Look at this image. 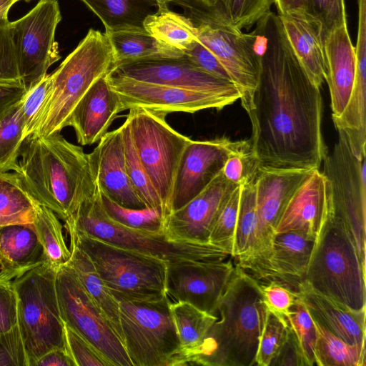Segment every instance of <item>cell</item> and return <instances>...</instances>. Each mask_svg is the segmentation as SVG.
<instances>
[{
    "label": "cell",
    "instance_id": "6da1fadb",
    "mask_svg": "<svg viewBox=\"0 0 366 366\" xmlns=\"http://www.w3.org/2000/svg\"><path fill=\"white\" fill-rule=\"evenodd\" d=\"M254 30L261 71L249 118L251 151L259 166L320 169L327 154L320 87L295 56L277 14L270 11Z\"/></svg>",
    "mask_w": 366,
    "mask_h": 366
},
{
    "label": "cell",
    "instance_id": "7a4b0ae2",
    "mask_svg": "<svg viewBox=\"0 0 366 366\" xmlns=\"http://www.w3.org/2000/svg\"><path fill=\"white\" fill-rule=\"evenodd\" d=\"M14 172L39 204L64 221L96 189L88 154L60 132L25 139Z\"/></svg>",
    "mask_w": 366,
    "mask_h": 366
},
{
    "label": "cell",
    "instance_id": "3957f363",
    "mask_svg": "<svg viewBox=\"0 0 366 366\" xmlns=\"http://www.w3.org/2000/svg\"><path fill=\"white\" fill-rule=\"evenodd\" d=\"M267 310L259 282L236 264L217 305L220 318L205 340L198 365H255Z\"/></svg>",
    "mask_w": 366,
    "mask_h": 366
},
{
    "label": "cell",
    "instance_id": "277c9868",
    "mask_svg": "<svg viewBox=\"0 0 366 366\" xmlns=\"http://www.w3.org/2000/svg\"><path fill=\"white\" fill-rule=\"evenodd\" d=\"M350 307L366 308L365 251L328 206L317 233L305 280Z\"/></svg>",
    "mask_w": 366,
    "mask_h": 366
},
{
    "label": "cell",
    "instance_id": "5b68a950",
    "mask_svg": "<svg viewBox=\"0 0 366 366\" xmlns=\"http://www.w3.org/2000/svg\"><path fill=\"white\" fill-rule=\"evenodd\" d=\"M182 6L194 25L197 38L217 58L240 94L251 117L259 84L261 56L255 30L245 34L227 21L210 0H171Z\"/></svg>",
    "mask_w": 366,
    "mask_h": 366
},
{
    "label": "cell",
    "instance_id": "8992f818",
    "mask_svg": "<svg viewBox=\"0 0 366 366\" xmlns=\"http://www.w3.org/2000/svg\"><path fill=\"white\" fill-rule=\"evenodd\" d=\"M114 69L109 37L105 33L89 29L76 48L51 74L50 93L32 134L50 135L68 127L79 101L98 79Z\"/></svg>",
    "mask_w": 366,
    "mask_h": 366
},
{
    "label": "cell",
    "instance_id": "52a82bcc",
    "mask_svg": "<svg viewBox=\"0 0 366 366\" xmlns=\"http://www.w3.org/2000/svg\"><path fill=\"white\" fill-rule=\"evenodd\" d=\"M71 227L104 242L162 259L167 263L224 260L229 254L208 244L171 241L163 232H148L124 227L110 219L99 200V189L86 195L64 221Z\"/></svg>",
    "mask_w": 366,
    "mask_h": 366
},
{
    "label": "cell",
    "instance_id": "ba28073f",
    "mask_svg": "<svg viewBox=\"0 0 366 366\" xmlns=\"http://www.w3.org/2000/svg\"><path fill=\"white\" fill-rule=\"evenodd\" d=\"M57 271L43 262L13 280L29 366L51 350L66 349L56 290Z\"/></svg>",
    "mask_w": 366,
    "mask_h": 366
},
{
    "label": "cell",
    "instance_id": "9c48e42d",
    "mask_svg": "<svg viewBox=\"0 0 366 366\" xmlns=\"http://www.w3.org/2000/svg\"><path fill=\"white\" fill-rule=\"evenodd\" d=\"M112 293L119 302L123 344L133 366H172L179 340L171 297L142 300Z\"/></svg>",
    "mask_w": 366,
    "mask_h": 366
},
{
    "label": "cell",
    "instance_id": "30bf717a",
    "mask_svg": "<svg viewBox=\"0 0 366 366\" xmlns=\"http://www.w3.org/2000/svg\"><path fill=\"white\" fill-rule=\"evenodd\" d=\"M71 239L90 258L112 292L134 300H154L166 292L167 262L117 247L66 227Z\"/></svg>",
    "mask_w": 366,
    "mask_h": 366
},
{
    "label": "cell",
    "instance_id": "8fae6325",
    "mask_svg": "<svg viewBox=\"0 0 366 366\" xmlns=\"http://www.w3.org/2000/svg\"><path fill=\"white\" fill-rule=\"evenodd\" d=\"M129 110L126 119L135 149L162 201L166 217L170 213L171 197L179 161L192 139L167 122V113L143 107Z\"/></svg>",
    "mask_w": 366,
    "mask_h": 366
},
{
    "label": "cell",
    "instance_id": "7c38bea8",
    "mask_svg": "<svg viewBox=\"0 0 366 366\" xmlns=\"http://www.w3.org/2000/svg\"><path fill=\"white\" fill-rule=\"evenodd\" d=\"M56 290L64 325L89 342L111 366H133L106 315L66 264L56 272Z\"/></svg>",
    "mask_w": 366,
    "mask_h": 366
},
{
    "label": "cell",
    "instance_id": "4fadbf2b",
    "mask_svg": "<svg viewBox=\"0 0 366 366\" xmlns=\"http://www.w3.org/2000/svg\"><path fill=\"white\" fill-rule=\"evenodd\" d=\"M338 131V139L332 152L322 163L329 187L328 209L342 220L365 250L366 161L352 152L344 133Z\"/></svg>",
    "mask_w": 366,
    "mask_h": 366
},
{
    "label": "cell",
    "instance_id": "5bb4252c",
    "mask_svg": "<svg viewBox=\"0 0 366 366\" xmlns=\"http://www.w3.org/2000/svg\"><path fill=\"white\" fill-rule=\"evenodd\" d=\"M61 19L57 0H39L23 17L9 22L21 81L26 90L60 59L54 36Z\"/></svg>",
    "mask_w": 366,
    "mask_h": 366
},
{
    "label": "cell",
    "instance_id": "9a60e30c",
    "mask_svg": "<svg viewBox=\"0 0 366 366\" xmlns=\"http://www.w3.org/2000/svg\"><path fill=\"white\" fill-rule=\"evenodd\" d=\"M312 170L259 167L255 177V241L249 256L237 263L255 279L260 280L270 257L274 229L282 209Z\"/></svg>",
    "mask_w": 366,
    "mask_h": 366
},
{
    "label": "cell",
    "instance_id": "2e32d148",
    "mask_svg": "<svg viewBox=\"0 0 366 366\" xmlns=\"http://www.w3.org/2000/svg\"><path fill=\"white\" fill-rule=\"evenodd\" d=\"M251 149L249 140L233 141L227 137L191 140L178 166L170 202L175 211L202 192L222 171L233 154Z\"/></svg>",
    "mask_w": 366,
    "mask_h": 366
},
{
    "label": "cell",
    "instance_id": "e0dca14e",
    "mask_svg": "<svg viewBox=\"0 0 366 366\" xmlns=\"http://www.w3.org/2000/svg\"><path fill=\"white\" fill-rule=\"evenodd\" d=\"M107 81L120 100L121 112L135 107L167 113L220 110L237 100L227 96L134 80L109 73Z\"/></svg>",
    "mask_w": 366,
    "mask_h": 366
},
{
    "label": "cell",
    "instance_id": "ac0fdd59",
    "mask_svg": "<svg viewBox=\"0 0 366 366\" xmlns=\"http://www.w3.org/2000/svg\"><path fill=\"white\" fill-rule=\"evenodd\" d=\"M234 269L231 259L167 263L166 292L174 302L216 315Z\"/></svg>",
    "mask_w": 366,
    "mask_h": 366
},
{
    "label": "cell",
    "instance_id": "d6986e66",
    "mask_svg": "<svg viewBox=\"0 0 366 366\" xmlns=\"http://www.w3.org/2000/svg\"><path fill=\"white\" fill-rule=\"evenodd\" d=\"M112 72L137 81L240 99L234 83L204 71L184 54L122 64Z\"/></svg>",
    "mask_w": 366,
    "mask_h": 366
},
{
    "label": "cell",
    "instance_id": "ffe728a7",
    "mask_svg": "<svg viewBox=\"0 0 366 366\" xmlns=\"http://www.w3.org/2000/svg\"><path fill=\"white\" fill-rule=\"evenodd\" d=\"M236 185L221 172L198 195L164 219L163 232L171 241L208 244L213 223Z\"/></svg>",
    "mask_w": 366,
    "mask_h": 366
},
{
    "label": "cell",
    "instance_id": "44dd1931",
    "mask_svg": "<svg viewBox=\"0 0 366 366\" xmlns=\"http://www.w3.org/2000/svg\"><path fill=\"white\" fill-rule=\"evenodd\" d=\"M88 159L94 182L103 194L124 207H146L127 174L121 127L108 132L88 154Z\"/></svg>",
    "mask_w": 366,
    "mask_h": 366
},
{
    "label": "cell",
    "instance_id": "7402d4cb",
    "mask_svg": "<svg viewBox=\"0 0 366 366\" xmlns=\"http://www.w3.org/2000/svg\"><path fill=\"white\" fill-rule=\"evenodd\" d=\"M328 202L327 180L320 169H314L282 209L274 234L297 231L315 239Z\"/></svg>",
    "mask_w": 366,
    "mask_h": 366
},
{
    "label": "cell",
    "instance_id": "603a6c76",
    "mask_svg": "<svg viewBox=\"0 0 366 366\" xmlns=\"http://www.w3.org/2000/svg\"><path fill=\"white\" fill-rule=\"evenodd\" d=\"M119 112V98L105 76L98 79L76 104L68 126L74 128L79 144L92 145L108 132Z\"/></svg>",
    "mask_w": 366,
    "mask_h": 366
},
{
    "label": "cell",
    "instance_id": "cb8c5ba5",
    "mask_svg": "<svg viewBox=\"0 0 366 366\" xmlns=\"http://www.w3.org/2000/svg\"><path fill=\"white\" fill-rule=\"evenodd\" d=\"M278 16L295 56L310 79L320 87L327 77L325 35L321 24L303 9Z\"/></svg>",
    "mask_w": 366,
    "mask_h": 366
},
{
    "label": "cell",
    "instance_id": "d4e9b609",
    "mask_svg": "<svg viewBox=\"0 0 366 366\" xmlns=\"http://www.w3.org/2000/svg\"><path fill=\"white\" fill-rule=\"evenodd\" d=\"M297 294L313 319L351 345H365L366 308L357 310L327 296L303 280Z\"/></svg>",
    "mask_w": 366,
    "mask_h": 366
},
{
    "label": "cell",
    "instance_id": "484cf974",
    "mask_svg": "<svg viewBox=\"0 0 366 366\" xmlns=\"http://www.w3.org/2000/svg\"><path fill=\"white\" fill-rule=\"evenodd\" d=\"M327 77L330 95L332 117L342 113L354 84L356 74L355 47L347 24L330 31L325 41Z\"/></svg>",
    "mask_w": 366,
    "mask_h": 366
},
{
    "label": "cell",
    "instance_id": "4316f807",
    "mask_svg": "<svg viewBox=\"0 0 366 366\" xmlns=\"http://www.w3.org/2000/svg\"><path fill=\"white\" fill-rule=\"evenodd\" d=\"M315 239L297 231L275 234L260 280L280 282L297 292L299 284L305 277Z\"/></svg>",
    "mask_w": 366,
    "mask_h": 366
},
{
    "label": "cell",
    "instance_id": "83f0119b",
    "mask_svg": "<svg viewBox=\"0 0 366 366\" xmlns=\"http://www.w3.org/2000/svg\"><path fill=\"white\" fill-rule=\"evenodd\" d=\"M44 262L33 223L7 225L0 230V277L12 280Z\"/></svg>",
    "mask_w": 366,
    "mask_h": 366
},
{
    "label": "cell",
    "instance_id": "f1b7e54d",
    "mask_svg": "<svg viewBox=\"0 0 366 366\" xmlns=\"http://www.w3.org/2000/svg\"><path fill=\"white\" fill-rule=\"evenodd\" d=\"M170 308L179 340V350L172 366L197 365L205 340L218 317L184 302L172 301Z\"/></svg>",
    "mask_w": 366,
    "mask_h": 366
},
{
    "label": "cell",
    "instance_id": "f546056e",
    "mask_svg": "<svg viewBox=\"0 0 366 366\" xmlns=\"http://www.w3.org/2000/svg\"><path fill=\"white\" fill-rule=\"evenodd\" d=\"M102 21L106 31L145 32L144 22L167 0H81Z\"/></svg>",
    "mask_w": 366,
    "mask_h": 366
},
{
    "label": "cell",
    "instance_id": "4dcf8cb0",
    "mask_svg": "<svg viewBox=\"0 0 366 366\" xmlns=\"http://www.w3.org/2000/svg\"><path fill=\"white\" fill-rule=\"evenodd\" d=\"M69 249L71 257L66 264L104 312L123 342L118 301L101 278L90 258L71 239Z\"/></svg>",
    "mask_w": 366,
    "mask_h": 366
},
{
    "label": "cell",
    "instance_id": "1f68e13d",
    "mask_svg": "<svg viewBox=\"0 0 366 366\" xmlns=\"http://www.w3.org/2000/svg\"><path fill=\"white\" fill-rule=\"evenodd\" d=\"M105 34L113 49L114 69L120 64L139 60L184 55L182 51L162 43L147 31H122Z\"/></svg>",
    "mask_w": 366,
    "mask_h": 366
},
{
    "label": "cell",
    "instance_id": "d6a6232c",
    "mask_svg": "<svg viewBox=\"0 0 366 366\" xmlns=\"http://www.w3.org/2000/svg\"><path fill=\"white\" fill-rule=\"evenodd\" d=\"M37 204L16 172H0V230L7 225L34 223Z\"/></svg>",
    "mask_w": 366,
    "mask_h": 366
},
{
    "label": "cell",
    "instance_id": "836d02e7",
    "mask_svg": "<svg viewBox=\"0 0 366 366\" xmlns=\"http://www.w3.org/2000/svg\"><path fill=\"white\" fill-rule=\"evenodd\" d=\"M144 27L158 41L183 53L197 41L194 25L189 19L170 10L167 3L158 13L145 19Z\"/></svg>",
    "mask_w": 366,
    "mask_h": 366
},
{
    "label": "cell",
    "instance_id": "e575fe53",
    "mask_svg": "<svg viewBox=\"0 0 366 366\" xmlns=\"http://www.w3.org/2000/svg\"><path fill=\"white\" fill-rule=\"evenodd\" d=\"M33 224L42 247L44 262L59 269L69 262L71 251L66 245L58 216L49 208L38 203Z\"/></svg>",
    "mask_w": 366,
    "mask_h": 366
},
{
    "label": "cell",
    "instance_id": "d590c367",
    "mask_svg": "<svg viewBox=\"0 0 366 366\" xmlns=\"http://www.w3.org/2000/svg\"><path fill=\"white\" fill-rule=\"evenodd\" d=\"M313 321L316 330L315 365L365 366V345L349 344L315 319Z\"/></svg>",
    "mask_w": 366,
    "mask_h": 366
},
{
    "label": "cell",
    "instance_id": "8d00e7d4",
    "mask_svg": "<svg viewBox=\"0 0 366 366\" xmlns=\"http://www.w3.org/2000/svg\"><path fill=\"white\" fill-rule=\"evenodd\" d=\"M255 179L240 185V199L235 231L233 256L237 262L250 254L257 229Z\"/></svg>",
    "mask_w": 366,
    "mask_h": 366
},
{
    "label": "cell",
    "instance_id": "74e56055",
    "mask_svg": "<svg viewBox=\"0 0 366 366\" xmlns=\"http://www.w3.org/2000/svg\"><path fill=\"white\" fill-rule=\"evenodd\" d=\"M120 127L124 140L126 168L129 181L146 207L159 209L164 215L162 201L137 154L128 121L126 119Z\"/></svg>",
    "mask_w": 366,
    "mask_h": 366
},
{
    "label": "cell",
    "instance_id": "f35d334b",
    "mask_svg": "<svg viewBox=\"0 0 366 366\" xmlns=\"http://www.w3.org/2000/svg\"><path fill=\"white\" fill-rule=\"evenodd\" d=\"M99 200L105 213L113 221L124 227L138 230L163 232L164 215L162 210L147 207L143 209L124 207L112 200L99 189Z\"/></svg>",
    "mask_w": 366,
    "mask_h": 366
},
{
    "label": "cell",
    "instance_id": "ab89813d",
    "mask_svg": "<svg viewBox=\"0 0 366 366\" xmlns=\"http://www.w3.org/2000/svg\"><path fill=\"white\" fill-rule=\"evenodd\" d=\"M21 101L0 119V172L14 171L18 164L24 141Z\"/></svg>",
    "mask_w": 366,
    "mask_h": 366
},
{
    "label": "cell",
    "instance_id": "60d3db41",
    "mask_svg": "<svg viewBox=\"0 0 366 366\" xmlns=\"http://www.w3.org/2000/svg\"><path fill=\"white\" fill-rule=\"evenodd\" d=\"M289 327L300 347L305 365H315L316 330L313 319L297 292V297L286 318Z\"/></svg>",
    "mask_w": 366,
    "mask_h": 366
},
{
    "label": "cell",
    "instance_id": "b9f144b4",
    "mask_svg": "<svg viewBox=\"0 0 366 366\" xmlns=\"http://www.w3.org/2000/svg\"><path fill=\"white\" fill-rule=\"evenodd\" d=\"M240 199V185L231 193L220 209L212 227L209 243L233 256L234 242Z\"/></svg>",
    "mask_w": 366,
    "mask_h": 366
},
{
    "label": "cell",
    "instance_id": "7bdbcfd3",
    "mask_svg": "<svg viewBox=\"0 0 366 366\" xmlns=\"http://www.w3.org/2000/svg\"><path fill=\"white\" fill-rule=\"evenodd\" d=\"M239 29H249L271 11L272 0H210Z\"/></svg>",
    "mask_w": 366,
    "mask_h": 366
},
{
    "label": "cell",
    "instance_id": "ee69618b",
    "mask_svg": "<svg viewBox=\"0 0 366 366\" xmlns=\"http://www.w3.org/2000/svg\"><path fill=\"white\" fill-rule=\"evenodd\" d=\"M288 333L287 320L267 310L259 340L255 365L270 366L285 342Z\"/></svg>",
    "mask_w": 366,
    "mask_h": 366
},
{
    "label": "cell",
    "instance_id": "f6af8a7d",
    "mask_svg": "<svg viewBox=\"0 0 366 366\" xmlns=\"http://www.w3.org/2000/svg\"><path fill=\"white\" fill-rule=\"evenodd\" d=\"M51 86V74L28 89L21 101L23 136L26 139L35 131Z\"/></svg>",
    "mask_w": 366,
    "mask_h": 366
},
{
    "label": "cell",
    "instance_id": "bcb514c9",
    "mask_svg": "<svg viewBox=\"0 0 366 366\" xmlns=\"http://www.w3.org/2000/svg\"><path fill=\"white\" fill-rule=\"evenodd\" d=\"M303 10L321 24L325 37L347 24L345 0H304Z\"/></svg>",
    "mask_w": 366,
    "mask_h": 366
},
{
    "label": "cell",
    "instance_id": "7dc6e473",
    "mask_svg": "<svg viewBox=\"0 0 366 366\" xmlns=\"http://www.w3.org/2000/svg\"><path fill=\"white\" fill-rule=\"evenodd\" d=\"M259 286L267 310L286 320L297 297V292L276 281H265L263 283L259 282Z\"/></svg>",
    "mask_w": 366,
    "mask_h": 366
},
{
    "label": "cell",
    "instance_id": "c3c4849f",
    "mask_svg": "<svg viewBox=\"0 0 366 366\" xmlns=\"http://www.w3.org/2000/svg\"><path fill=\"white\" fill-rule=\"evenodd\" d=\"M66 350L76 366H111L84 338L64 325Z\"/></svg>",
    "mask_w": 366,
    "mask_h": 366
},
{
    "label": "cell",
    "instance_id": "681fc988",
    "mask_svg": "<svg viewBox=\"0 0 366 366\" xmlns=\"http://www.w3.org/2000/svg\"><path fill=\"white\" fill-rule=\"evenodd\" d=\"M259 167L250 149L232 154L227 159L222 172L229 182L241 185L255 179Z\"/></svg>",
    "mask_w": 366,
    "mask_h": 366
},
{
    "label": "cell",
    "instance_id": "f907efd6",
    "mask_svg": "<svg viewBox=\"0 0 366 366\" xmlns=\"http://www.w3.org/2000/svg\"><path fill=\"white\" fill-rule=\"evenodd\" d=\"M0 366H29L19 323L0 333Z\"/></svg>",
    "mask_w": 366,
    "mask_h": 366
},
{
    "label": "cell",
    "instance_id": "816d5d0a",
    "mask_svg": "<svg viewBox=\"0 0 366 366\" xmlns=\"http://www.w3.org/2000/svg\"><path fill=\"white\" fill-rule=\"evenodd\" d=\"M7 23L0 24V84L23 85Z\"/></svg>",
    "mask_w": 366,
    "mask_h": 366
},
{
    "label": "cell",
    "instance_id": "f5cc1de1",
    "mask_svg": "<svg viewBox=\"0 0 366 366\" xmlns=\"http://www.w3.org/2000/svg\"><path fill=\"white\" fill-rule=\"evenodd\" d=\"M18 324V297L11 280L0 277V333Z\"/></svg>",
    "mask_w": 366,
    "mask_h": 366
},
{
    "label": "cell",
    "instance_id": "db71d44e",
    "mask_svg": "<svg viewBox=\"0 0 366 366\" xmlns=\"http://www.w3.org/2000/svg\"><path fill=\"white\" fill-rule=\"evenodd\" d=\"M184 54L204 71L232 82L229 74L217 58L198 39Z\"/></svg>",
    "mask_w": 366,
    "mask_h": 366
},
{
    "label": "cell",
    "instance_id": "11a10c76",
    "mask_svg": "<svg viewBox=\"0 0 366 366\" xmlns=\"http://www.w3.org/2000/svg\"><path fill=\"white\" fill-rule=\"evenodd\" d=\"M270 366H305L297 340L290 327L287 338Z\"/></svg>",
    "mask_w": 366,
    "mask_h": 366
},
{
    "label": "cell",
    "instance_id": "9f6ffc18",
    "mask_svg": "<svg viewBox=\"0 0 366 366\" xmlns=\"http://www.w3.org/2000/svg\"><path fill=\"white\" fill-rule=\"evenodd\" d=\"M23 85L0 84V119L26 92Z\"/></svg>",
    "mask_w": 366,
    "mask_h": 366
},
{
    "label": "cell",
    "instance_id": "6f0895ef",
    "mask_svg": "<svg viewBox=\"0 0 366 366\" xmlns=\"http://www.w3.org/2000/svg\"><path fill=\"white\" fill-rule=\"evenodd\" d=\"M34 366H76L66 349L55 348L49 350L34 364Z\"/></svg>",
    "mask_w": 366,
    "mask_h": 366
},
{
    "label": "cell",
    "instance_id": "680465c9",
    "mask_svg": "<svg viewBox=\"0 0 366 366\" xmlns=\"http://www.w3.org/2000/svg\"><path fill=\"white\" fill-rule=\"evenodd\" d=\"M278 15L303 9L304 0H272Z\"/></svg>",
    "mask_w": 366,
    "mask_h": 366
},
{
    "label": "cell",
    "instance_id": "91938a15",
    "mask_svg": "<svg viewBox=\"0 0 366 366\" xmlns=\"http://www.w3.org/2000/svg\"><path fill=\"white\" fill-rule=\"evenodd\" d=\"M21 0H0V24L7 23L8 13L10 8Z\"/></svg>",
    "mask_w": 366,
    "mask_h": 366
},
{
    "label": "cell",
    "instance_id": "94428289",
    "mask_svg": "<svg viewBox=\"0 0 366 366\" xmlns=\"http://www.w3.org/2000/svg\"><path fill=\"white\" fill-rule=\"evenodd\" d=\"M24 1H26V2H29V1H30L31 0H24Z\"/></svg>",
    "mask_w": 366,
    "mask_h": 366
},
{
    "label": "cell",
    "instance_id": "6125c7cd",
    "mask_svg": "<svg viewBox=\"0 0 366 366\" xmlns=\"http://www.w3.org/2000/svg\"><path fill=\"white\" fill-rule=\"evenodd\" d=\"M167 2H168V1H170L171 0H167Z\"/></svg>",
    "mask_w": 366,
    "mask_h": 366
}]
</instances>
